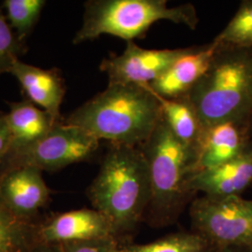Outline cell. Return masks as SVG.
<instances>
[{
  "label": "cell",
  "instance_id": "cell-1",
  "mask_svg": "<svg viewBox=\"0 0 252 252\" xmlns=\"http://www.w3.org/2000/svg\"><path fill=\"white\" fill-rule=\"evenodd\" d=\"M162 116L161 105L147 84H112L63 122L111 144L139 147Z\"/></svg>",
  "mask_w": 252,
  "mask_h": 252
},
{
  "label": "cell",
  "instance_id": "cell-2",
  "mask_svg": "<svg viewBox=\"0 0 252 252\" xmlns=\"http://www.w3.org/2000/svg\"><path fill=\"white\" fill-rule=\"evenodd\" d=\"M87 195L94 209L108 218L118 236L133 231L152 198L144 153L138 147L110 145Z\"/></svg>",
  "mask_w": 252,
  "mask_h": 252
},
{
  "label": "cell",
  "instance_id": "cell-3",
  "mask_svg": "<svg viewBox=\"0 0 252 252\" xmlns=\"http://www.w3.org/2000/svg\"><path fill=\"white\" fill-rule=\"evenodd\" d=\"M206 128L252 117V47L218 44L206 73L186 95Z\"/></svg>",
  "mask_w": 252,
  "mask_h": 252
},
{
  "label": "cell",
  "instance_id": "cell-4",
  "mask_svg": "<svg viewBox=\"0 0 252 252\" xmlns=\"http://www.w3.org/2000/svg\"><path fill=\"white\" fill-rule=\"evenodd\" d=\"M170 21L195 29V7L183 4L169 8L166 0H90L84 4L83 22L73 38L80 44L110 35L127 41L141 38L153 24Z\"/></svg>",
  "mask_w": 252,
  "mask_h": 252
},
{
  "label": "cell",
  "instance_id": "cell-5",
  "mask_svg": "<svg viewBox=\"0 0 252 252\" xmlns=\"http://www.w3.org/2000/svg\"><path fill=\"white\" fill-rule=\"evenodd\" d=\"M138 148L144 153L151 179L148 208L157 218H171L191 194L188 183L195 173L197 156L173 135L162 116L153 134Z\"/></svg>",
  "mask_w": 252,
  "mask_h": 252
},
{
  "label": "cell",
  "instance_id": "cell-6",
  "mask_svg": "<svg viewBox=\"0 0 252 252\" xmlns=\"http://www.w3.org/2000/svg\"><path fill=\"white\" fill-rule=\"evenodd\" d=\"M189 214L195 232L214 248L252 249V200L204 195L192 202Z\"/></svg>",
  "mask_w": 252,
  "mask_h": 252
},
{
  "label": "cell",
  "instance_id": "cell-7",
  "mask_svg": "<svg viewBox=\"0 0 252 252\" xmlns=\"http://www.w3.org/2000/svg\"><path fill=\"white\" fill-rule=\"evenodd\" d=\"M99 145V139L84 129L62 122L36 144L9 154L0 171L16 166H32L41 171L59 170L89 160Z\"/></svg>",
  "mask_w": 252,
  "mask_h": 252
},
{
  "label": "cell",
  "instance_id": "cell-8",
  "mask_svg": "<svg viewBox=\"0 0 252 252\" xmlns=\"http://www.w3.org/2000/svg\"><path fill=\"white\" fill-rule=\"evenodd\" d=\"M199 47L148 50L131 40L127 41L123 54L105 58L100 63V70L107 74L108 85L150 84L159 79L177 60L195 52Z\"/></svg>",
  "mask_w": 252,
  "mask_h": 252
},
{
  "label": "cell",
  "instance_id": "cell-9",
  "mask_svg": "<svg viewBox=\"0 0 252 252\" xmlns=\"http://www.w3.org/2000/svg\"><path fill=\"white\" fill-rule=\"evenodd\" d=\"M37 234L40 244L55 246L119 237L108 218L94 208L59 213L39 221Z\"/></svg>",
  "mask_w": 252,
  "mask_h": 252
},
{
  "label": "cell",
  "instance_id": "cell-10",
  "mask_svg": "<svg viewBox=\"0 0 252 252\" xmlns=\"http://www.w3.org/2000/svg\"><path fill=\"white\" fill-rule=\"evenodd\" d=\"M0 199L16 216L35 220L50 200V189L41 170L32 166L9 167L0 171Z\"/></svg>",
  "mask_w": 252,
  "mask_h": 252
},
{
  "label": "cell",
  "instance_id": "cell-11",
  "mask_svg": "<svg viewBox=\"0 0 252 252\" xmlns=\"http://www.w3.org/2000/svg\"><path fill=\"white\" fill-rule=\"evenodd\" d=\"M252 183V140L233 160L194 174L188 183L192 194L202 191L207 196L228 197L240 195Z\"/></svg>",
  "mask_w": 252,
  "mask_h": 252
},
{
  "label": "cell",
  "instance_id": "cell-12",
  "mask_svg": "<svg viewBox=\"0 0 252 252\" xmlns=\"http://www.w3.org/2000/svg\"><path fill=\"white\" fill-rule=\"evenodd\" d=\"M217 50L218 44L214 41L200 46L195 52L177 60L159 79L147 85L163 98L185 97L207 71Z\"/></svg>",
  "mask_w": 252,
  "mask_h": 252
},
{
  "label": "cell",
  "instance_id": "cell-13",
  "mask_svg": "<svg viewBox=\"0 0 252 252\" xmlns=\"http://www.w3.org/2000/svg\"><path fill=\"white\" fill-rule=\"evenodd\" d=\"M19 81L27 100L44 109L57 122L65 94L63 78L56 69H42L16 60L9 71Z\"/></svg>",
  "mask_w": 252,
  "mask_h": 252
},
{
  "label": "cell",
  "instance_id": "cell-14",
  "mask_svg": "<svg viewBox=\"0 0 252 252\" xmlns=\"http://www.w3.org/2000/svg\"><path fill=\"white\" fill-rule=\"evenodd\" d=\"M252 135L250 125L233 122L207 128L194 174L233 160L252 142Z\"/></svg>",
  "mask_w": 252,
  "mask_h": 252
},
{
  "label": "cell",
  "instance_id": "cell-15",
  "mask_svg": "<svg viewBox=\"0 0 252 252\" xmlns=\"http://www.w3.org/2000/svg\"><path fill=\"white\" fill-rule=\"evenodd\" d=\"M7 113L11 145L10 153H17L36 144L59 123L51 114L29 100L9 103Z\"/></svg>",
  "mask_w": 252,
  "mask_h": 252
},
{
  "label": "cell",
  "instance_id": "cell-16",
  "mask_svg": "<svg viewBox=\"0 0 252 252\" xmlns=\"http://www.w3.org/2000/svg\"><path fill=\"white\" fill-rule=\"evenodd\" d=\"M154 95L161 105L162 117L169 126L173 135L185 148L197 156L198 161L207 128L203 125L192 104L186 96L168 99L156 94Z\"/></svg>",
  "mask_w": 252,
  "mask_h": 252
},
{
  "label": "cell",
  "instance_id": "cell-17",
  "mask_svg": "<svg viewBox=\"0 0 252 252\" xmlns=\"http://www.w3.org/2000/svg\"><path fill=\"white\" fill-rule=\"evenodd\" d=\"M38 223L16 216L0 199V252H35L40 245Z\"/></svg>",
  "mask_w": 252,
  "mask_h": 252
},
{
  "label": "cell",
  "instance_id": "cell-18",
  "mask_svg": "<svg viewBox=\"0 0 252 252\" xmlns=\"http://www.w3.org/2000/svg\"><path fill=\"white\" fill-rule=\"evenodd\" d=\"M214 247L201 234L178 233L152 243L123 245L124 252H211Z\"/></svg>",
  "mask_w": 252,
  "mask_h": 252
},
{
  "label": "cell",
  "instance_id": "cell-19",
  "mask_svg": "<svg viewBox=\"0 0 252 252\" xmlns=\"http://www.w3.org/2000/svg\"><path fill=\"white\" fill-rule=\"evenodd\" d=\"M45 4V0L4 1L3 6L6 10V19L9 27L21 40L24 41L26 36L32 31Z\"/></svg>",
  "mask_w": 252,
  "mask_h": 252
},
{
  "label": "cell",
  "instance_id": "cell-20",
  "mask_svg": "<svg viewBox=\"0 0 252 252\" xmlns=\"http://www.w3.org/2000/svg\"><path fill=\"white\" fill-rule=\"evenodd\" d=\"M213 41L228 47H252V0L241 3L235 15Z\"/></svg>",
  "mask_w": 252,
  "mask_h": 252
},
{
  "label": "cell",
  "instance_id": "cell-21",
  "mask_svg": "<svg viewBox=\"0 0 252 252\" xmlns=\"http://www.w3.org/2000/svg\"><path fill=\"white\" fill-rule=\"evenodd\" d=\"M24 41L9 27L6 16L0 10V75L9 73L12 64L25 51Z\"/></svg>",
  "mask_w": 252,
  "mask_h": 252
},
{
  "label": "cell",
  "instance_id": "cell-22",
  "mask_svg": "<svg viewBox=\"0 0 252 252\" xmlns=\"http://www.w3.org/2000/svg\"><path fill=\"white\" fill-rule=\"evenodd\" d=\"M62 252H124L118 238H105L58 245Z\"/></svg>",
  "mask_w": 252,
  "mask_h": 252
},
{
  "label": "cell",
  "instance_id": "cell-23",
  "mask_svg": "<svg viewBox=\"0 0 252 252\" xmlns=\"http://www.w3.org/2000/svg\"><path fill=\"white\" fill-rule=\"evenodd\" d=\"M11 136L7 122V113L0 111V168L9 155Z\"/></svg>",
  "mask_w": 252,
  "mask_h": 252
},
{
  "label": "cell",
  "instance_id": "cell-24",
  "mask_svg": "<svg viewBox=\"0 0 252 252\" xmlns=\"http://www.w3.org/2000/svg\"><path fill=\"white\" fill-rule=\"evenodd\" d=\"M35 252H62L60 248L58 246L55 245H43L40 244L37 248H36Z\"/></svg>",
  "mask_w": 252,
  "mask_h": 252
},
{
  "label": "cell",
  "instance_id": "cell-25",
  "mask_svg": "<svg viewBox=\"0 0 252 252\" xmlns=\"http://www.w3.org/2000/svg\"><path fill=\"white\" fill-rule=\"evenodd\" d=\"M211 252H252L248 248H214Z\"/></svg>",
  "mask_w": 252,
  "mask_h": 252
},
{
  "label": "cell",
  "instance_id": "cell-26",
  "mask_svg": "<svg viewBox=\"0 0 252 252\" xmlns=\"http://www.w3.org/2000/svg\"><path fill=\"white\" fill-rule=\"evenodd\" d=\"M250 127H251V130H252V119H251V121H250Z\"/></svg>",
  "mask_w": 252,
  "mask_h": 252
}]
</instances>
